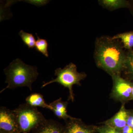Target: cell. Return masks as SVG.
Returning <instances> with one entry per match:
<instances>
[{
  "label": "cell",
  "mask_w": 133,
  "mask_h": 133,
  "mask_svg": "<svg viewBox=\"0 0 133 133\" xmlns=\"http://www.w3.org/2000/svg\"><path fill=\"white\" fill-rule=\"evenodd\" d=\"M94 57L97 67L110 76L121 75L126 63L127 53L118 40L102 36L95 41Z\"/></svg>",
  "instance_id": "obj_1"
},
{
  "label": "cell",
  "mask_w": 133,
  "mask_h": 133,
  "mask_svg": "<svg viewBox=\"0 0 133 133\" xmlns=\"http://www.w3.org/2000/svg\"><path fill=\"white\" fill-rule=\"evenodd\" d=\"M4 71L6 76L5 83L8 85L1 91V93L7 89L14 90L23 87L32 91V84L39 74L36 66L26 64L19 58L12 61Z\"/></svg>",
  "instance_id": "obj_2"
},
{
  "label": "cell",
  "mask_w": 133,
  "mask_h": 133,
  "mask_svg": "<svg viewBox=\"0 0 133 133\" xmlns=\"http://www.w3.org/2000/svg\"><path fill=\"white\" fill-rule=\"evenodd\" d=\"M55 76L57 77L49 81L44 83L41 88L54 83L60 84L69 90V95L68 100L74 102V94L72 87L74 85H81L80 81L84 80L87 75L85 72H79L77 71V66L72 63H70L64 69L57 68L55 70Z\"/></svg>",
  "instance_id": "obj_3"
},
{
  "label": "cell",
  "mask_w": 133,
  "mask_h": 133,
  "mask_svg": "<svg viewBox=\"0 0 133 133\" xmlns=\"http://www.w3.org/2000/svg\"><path fill=\"white\" fill-rule=\"evenodd\" d=\"M21 133H30L36 127L46 119L37 108L23 103L14 109Z\"/></svg>",
  "instance_id": "obj_4"
},
{
  "label": "cell",
  "mask_w": 133,
  "mask_h": 133,
  "mask_svg": "<svg viewBox=\"0 0 133 133\" xmlns=\"http://www.w3.org/2000/svg\"><path fill=\"white\" fill-rule=\"evenodd\" d=\"M113 87L110 97L116 101L124 104L131 98L133 84L121 77V75L111 76Z\"/></svg>",
  "instance_id": "obj_5"
},
{
  "label": "cell",
  "mask_w": 133,
  "mask_h": 133,
  "mask_svg": "<svg viewBox=\"0 0 133 133\" xmlns=\"http://www.w3.org/2000/svg\"><path fill=\"white\" fill-rule=\"evenodd\" d=\"M0 131L21 133L14 110H10L4 106L0 107Z\"/></svg>",
  "instance_id": "obj_6"
},
{
  "label": "cell",
  "mask_w": 133,
  "mask_h": 133,
  "mask_svg": "<svg viewBox=\"0 0 133 133\" xmlns=\"http://www.w3.org/2000/svg\"><path fill=\"white\" fill-rule=\"evenodd\" d=\"M65 122L63 133H98L97 126L87 125L81 119L72 117Z\"/></svg>",
  "instance_id": "obj_7"
},
{
  "label": "cell",
  "mask_w": 133,
  "mask_h": 133,
  "mask_svg": "<svg viewBox=\"0 0 133 133\" xmlns=\"http://www.w3.org/2000/svg\"><path fill=\"white\" fill-rule=\"evenodd\" d=\"M64 126L53 119H47L32 129L30 133H63Z\"/></svg>",
  "instance_id": "obj_8"
},
{
  "label": "cell",
  "mask_w": 133,
  "mask_h": 133,
  "mask_svg": "<svg viewBox=\"0 0 133 133\" xmlns=\"http://www.w3.org/2000/svg\"><path fill=\"white\" fill-rule=\"evenodd\" d=\"M128 114V112L126 110L124 104H122L118 112L102 124L109 125L121 130L127 125Z\"/></svg>",
  "instance_id": "obj_9"
},
{
  "label": "cell",
  "mask_w": 133,
  "mask_h": 133,
  "mask_svg": "<svg viewBox=\"0 0 133 133\" xmlns=\"http://www.w3.org/2000/svg\"><path fill=\"white\" fill-rule=\"evenodd\" d=\"M49 105L52 107L51 111L58 118L63 119L64 121H66L72 117L67 114L68 102L62 101V98L54 101Z\"/></svg>",
  "instance_id": "obj_10"
},
{
  "label": "cell",
  "mask_w": 133,
  "mask_h": 133,
  "mask_svg": "<svg viewBox=\"0 0 133 133\" xmlns=\"http://www.w3.org/2000/svg\"><path fill=\"white\" fill-rule=\"evenodd\" d=\"M26 103L33 107H41L52 110V107L44 101L43 96L40 93H33L29 95L26 99Z\"/></svg>",
  "instance_id": "obj_11"
},
{
  "label": "cell",
  "mask_w": 133,
  "mask_h": 133,
  "mask_svg": "<svg viewBox=\"0 0 133 133\" xmlns=\"http://www.w3.org/2000/svg\"><path fill=\"white\" fill-rule=\"evenodd\" d=\"M98 2L101 6L111 11L127 8L129 5L128 2L124 0H101Z\"/></svg>",
  "instance_id": "obj_12"
},
{
  "label": "cell",
  "mask_w": 133,
  "mask_h": 133,
  "mask_svg": "<svg viewBox=\"0 0 133 133\" xmlns=\"http://www.w3.org/2000/svg\"><path fill=\"white\" fill-rule=\"evenodd\" d=\"M112 37L114 39H120L124 45L123 47L129 50L133 47V31L120 33Z\"/></svg>",
  "instance_id": "obj_13"
},
{
  "label": "cell",
  "mask_w": 133,
  "mask_h": 133,
  "mask_svg": "<svg viewBox=\"0 0 133 133\" xmlns=\"http://www.w3.org/2000/svg\"><path fill=\"white\" fill-rule=\"evenodd\" d=\"M122 72L133 78V51L132 50L127 53V59Z\"/></svg>",
  "instance_id": "obj_14"
},
{
  "label": "cell",
  "mask_w": 133,
  "mask_h": 133,
  "mask_svg": "<svg viewBox=\"0 0 133 133\" xmlns=\"http://www.w3.org/2000/svg\"><path fill=\"white\" fill-rule=\"evenodd\" d=\"M19 35L22 39L24 44L29 49H33L35 46L36 39L31 33H26L23 30H21Z\"/></svg>",
  "instance_id": "obj_15"
},
{
  "label": "cell",
  "mask_w": 133,
  "mask_h": 133,
  "mask_svg": "<svg viewBox=\"0 0 133 133\" xmlns=\"http://www.w3.org/2000/svg\"><path fill=\"white\" fill-rule=\"evenodd\" d=\"M37 37V40L36 41L35 44L36 50L38 52H41L46 57H49L48 51V43L45 39L40 38L37 34L36 33Z\"/></svg>",
  "instance_id": "obj_16"
},
{
  "label": "cell",
  "mask_w": 133,
  "mask_h": 133,
  "mask_svg": "<svg viewBox=\"0 0 133 133\" xmlns=\"http://www.w3.org/2000/svg\"><path fill=\"white\" fill-rule=\"evenodd\" d=\"M96 130L98 133H122L119 129L115 128L107 124L97 126Z\"/></svg>",
  "instance_id": "obj_17"
},
{
  "label": "cell",
  "mask_w": 133,
  "mask_h": 133,
  "mask_svg": "<svg viewBox=\"0 0 133 133\" xmlns=\"http://www.w3.org/2000/svg\"><path fill=\"white\" fill-rule=\"evenodd\" d=\"M120 130L122 133H133V128L127 125Z\"/></svg>",
  "instance_id": "obj_18"
},
{
  "label": "cell",
  "mask_w": 133,
  "mask_h": 133,
  "mask_svg": "<svg viewBox=\"0 0 133 133\" xmlns=\"http://www.w3.org/2000/svg\"><path fill=\"white\" fill-rule=\"evenodd\" d=\"M127 125L133 128V114H129V112Z\"/></svg>",
  "instance_id": "obj_19"
},
{
  "label": "cell",
  "mask_w": 133,
  "mask_h": 133,
  "mask_svg": "<svg viewBox=\"0 0 133 133\" xmlns=\"http://www.w3.org/2000/svg\"><path fill=\"white\" fill-rule=\"evenodd\" d=\"M133 99V85L132 87V93H131V98Z\"/></svg>",
  "instance_id": "obj_20"
},
{
  "label": "cell",
  "mask_w": 133,
  "mask_h": 133,
  "mask_svg": "<svg viewBox=\"0 0 133 133\" xmlns=\"http://www.w3.org/2000/svg\"><path fill=\"white\" fill-rule=\"evenodd\" d=\"M0 133H13L11 132H5V131H0Z\"/></svg>",
  "instance_id": "obj_21"
}]
</instances>
